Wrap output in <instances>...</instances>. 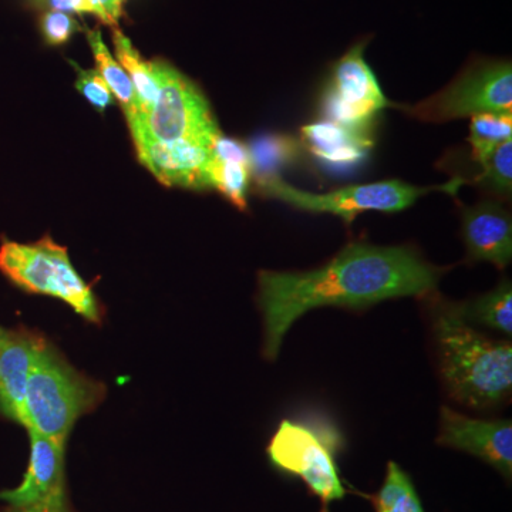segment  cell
Returning a JSON list of instances; mask_svg holds the SVG:
<instances>
[{"instance_id":"cell-2","label":"cell","mask_w":512,"mask_h":512,"mask_svg":"<svg viewBox=\"0 0 512 512\" xmlns=\"http://www.w3.org/2000/svg\"><path fill=\"white\" fill-rule=\"evenodd\" d=\"M441 380L450 399L476 410L494 409L512 392V346L478 332L456 302L427 296Z\"/></svg>"},{"instance_id":"cell-8","label":"cell","mask_w":512,"mask_h":512,"mask_svg":"<svg viewBox=\"0 0 512 512\" xmlns=\"http://www.w3.org/2000/svg\"><path fill=\"white\" fill-rule=\"evenodd\" d=\"M157 96L133 138L147 134L164 143L202 144L214 147L221 131L212 116L210 104L194 83L170 64L151 62Z\"/></svg>"},{"instance_id":"cell-15","label":"cell","mask_w":512,"mask_h":512,"mask_svg":"<svg viewBox=\"0 0 512 512\" xmlns=\"http://www.w3.org/2000/svg\"><path fill=\"white\" fill-rule=\"evenodd\" d=\"M302 146L332 170H348L365 160L373 147L372 134L360 133L323 120L301 130Z\"/></svg>"},{"instance_id":"cell-18","label":"cell","mask_w":512,"mask_h":512,"mask_svg":"<svg viewBox=\"0 0 512 512\" xmlns=\"http://www.w3.org/2000/svg\"><path fill=\"white\" fill-rule=\"evenodd\" d=\"M458 311L470 325L497 330L505 336L512 335V286L510 279H503L493 291L477 296L471 301L457 303Z\"/></svg>"},{"instance_id":"cell-27","label":"cell","mask_w":512,"mask_h":512,"mask_svg":"<svg viewBox=\"0 0 512 512\" xmlns=\"http://www.w3.org/2000/svg\"><path fill=\"white\" fill-rule=\"evenodd\" d=\"M30 8L46 12L90 13L96 16V9L90 0H28Z\"/></svg>"},{"instance_id":"cell-26","label":"cell","mask_w":512,"mask_h":512,"mask_svg":"<svg viewBox=\"0 0 512 512\" xmlns=\"http://www.w3.org/2000/svg\"><path fill=\"white\" fill-rule=\"evenodd\" d=\"M5 512H73V510L69 497H67L66 487H64L36 503L20 505V507L10 505Z\"/></svg>"},{"instance_id":"cell-20","label":"cell","mask_w":512,"mask_h":512,"mask_svg":"<svg viewBox=\"0 0 512 512\" xmlns=\"http://www.w3.org/2000/svg\"><path fill=\"white\" fill-rule=\"evenodd\" d=\"M372 501L376 512H424L412 478L394 461L387 464L382 488Z\"/></svg>"},{"instance_id":"cell-9","label":"cell","mask_w":512,"mask_h":512,"mask_svg":"<svg viewBox=\"0 0 512 512\" xmlns=\"http://www.w3.org/2000/svg\"><path fill=\"white\" fill-rule=\"evenodd\" d=\"M370 37L350 47L330 70L320 99L323 119L360 133L372 134L373 121L387 107H394L367 64L365 50Z\"/></svg>"},{"instance_id":"cell-6","label":"cell","mask_w":512,"mask_h":512,"mask_svg":"<svg viewBox=\"0 0 512 512\" xmlns=\"http://www.w3.org/2000/svg\"><path fill=\"white\" fill-rule=\"evenodd\" d=\"M342 447V436L329 421L284 420L266 453L272 466L301 478L323 504H329L346 494L336 464Z\"/></svg>"},{"instance_id":"cell-4","label":"cell","mask_w":512,"mask_h":512,"mask_svg":"<svg viewBox=\"0 0 512 512\" xmlns=\"http://www.w3.org/2000/svg\"><path fill=\"white\" fill-rule=\"evenodd\" d=\"M0 272L25 292L60 299L93 325L103 322L99 299L73 268L67 249L50 237L33 244L3 241Z\"/></svg>"},{"instance_id":"cell-19","label":"cell","mask_w":512,"mask_h":512,"mask_svg":"<svg viewBox=\"0 0 512 512\" xmlns=\"http://www.w3.org/2000/svg\"><path fill=\"white\" fill-rule=\"evenodd\" d=\"M113 42L114 47H116L117 59H119L121 67L126 70L134 89H136L141 111H143V119H146L148 111H150L157 96L151 62H146L140 56L130 39L124 36L120 30L113 33Z\"/></svg>"},{"instance_id":"cell-28","label":"cell","mask_w":512,"mask_h":512,"mask_svg":"<svg viewBox=\"0 0 512 512\" xmlns=\"http://www.w3.org/2000/svg\"><path fill=\"white\" fill-rule=\"evenodd\" d=\"M96 16L106 25L114 26L119 23L121 13H123V0H90Z\"/></svg>"},{"instance_id":"cell-10","label":"cell","mask_w":512,"mask_h":512,"mask_svg":"<svg viewBox=\"0 0 512 512\" xmlns=\"http://www.w3.org/2000/svg\"><path fill=\"white\" fill-rule=\"evenodd\" d=\"M437 443L481 458L508 480L512 476L510 420L473 419L444 406L440 412Z\"/></svg>"},{"instance_id":"cell-12","label":"cell","mask_w":512,"mask_h":512,"mask_svg":"<svg viewBox=\"0 0 512 512\" xmlns=\"http://www.w3.org/2000/svg\"><path fill=\"white\" fill-rule=\"evenodd\" d=\"M461 235L470 262H490L507 268L512 259V218L497 201L461 205Z\"/></svg>"},{"instance_id":"cell-7","label":"cell","mask_w":512,"mask_h":512,"mask_svg":"<svg viewBox=\"0 0 512 512\" xmlns=\"http://www.w3.org/2000/svg\"><path fill=\"white\" fill-rule=\"evenodd\" d=\"M424 123L474 117L478 114H512V67L510 60L474 57L440 92L414 106H399Z\"/></svg>"},{"instance_id":"cell-17","label":"cell","mask_w":512,"mask_h":512,"mask_svg":"<svg viewBox=\"0 0 512 512\" xmlns=\"http://www.w3.org/2000/svg\"><path fill=\"white\" fill-rule=\"evenodd\" d=\"M87 40L92 47L94 59L97 63V72L103 77L104 82L109 86L111 94L119 101L121 109L126 114L130 124L131 134H136L143 127V111H141L140 100H138L136 89L131 83L130 77L121 64L111 56L110 50L104 45L100 30H90L87 33Z\"/></svg>"},{"instance_id":"cell-5","label":"cell","mask_w":512,"mask_h":512,"mask_svg":"<svg viewBox=\"0 0 512 512\" xmlns=\"http://www.w3.org/2000/svg\"><path fill=\"white\" fill-rule=\"evenodd\" d=\"M255 183L262 197L275 198L296 210L332 214L342 218L346 225H350L356 220L357 215L363 212L379 211L394 214L407 210L420 197L433 191L456 195L458 188L466 184V180L460 177L453 178L447 184L433 187H417L400 180H387L365 185H349L325 194L299 190L285 183L279 175L255 177Z\"/></svg>"},{"instance_id":"cell-24","label":"cell","mask_w":512,"mask_h":512,"mask_svg":"<svg viewBox=\"0 0 512 512\" xmlns=\"http://www.w3.org/2000/svg\"><path fill=\"white\" fill-rule=\"evenodd\" d=\"M79 23L72 16L63 12H45L40 18V32L47 45L60 46L69 42L70 37L80 32Z\"/></svg>"},{"instance_id":"cell-22","label":"cell","mask_w":512,"mask_h":512,"mask_svg":"<svg viewBox=\"0 0 512 512\" xmlns=\"http://www.w3.org/2000/svg\"><path fill=\"white\" fill-rule=\"evenodd\" d=\"M481 173L468 183L477 185L491 197L510 201L512 194V141L500 144L481 161Z\"/></svg>"},{"instance_id":"cell-3","label":"cell","mask_w":512,"mask_h":512,"mask_svg":"<svg viewBox=\"0 0 512 512\" xmlns=\"http://www.w3.org/2000/svg\"><path fill=\"white\" fill-rule=\"evenodd\" d=\"M106 393V384L79 372L46 340L30 370L25 429L66 446L76 421L94 412Z\"/></svg>"},{"instance_id":"cell-1","label":"cell","mask_w":512,"mask_h":512,"mask_svg":"<svg viewBox=\"0 0 512 512\" xmlns=\"http://www.w3.org/2000/svg\"><path fill=\"white\" fill-rule=\"evenodd\" d=\"M448 269L430 264L407 245L357 241L312 271H261L256 299L264 319L262 353L275 360L286 333L306 312L326 306L359 311L389 299L427 298Z\"/></svg>"},{"instance_id":"cell-25","label":"cell","mask_w":512,"mask_h":512,"mask_svg":"<svg viewBox=\"0 0 512 512\" xmlns=\"http://www.w3.org/2000/svg\"><path fill=\"white\" fill-rule=\"evenodd\" d=\"M76 70L77 90L86 97L87 101H90L100 111L106 110L113 104V94L97 70H82L79 66H76Z\"/></svg>"},{"instance_id":"cell-14","label":"cell","mask_w":512,"mask_h":512,"mask_svg":"<svg viewBox=\"0 0 512 512\" xmlns=\"http://www.w3.org/2000/svg\"><path fill=\"white\" fill-rule=\"evenodd\" d=\"M30 460L25 477L19 487L0 491V500L13 507L36 503L66 487L64 477V451L66 446L28 430Z\"/></svg>"},{"instance_id":"cell-16","label":"cell","mask_w":512,"mask_h":512,"mask_svg":"<svg viewBox=\"0 0 512 512\" xmlns=\"http://www.w3.org/2000/svg\"><path fill=\"white\" fill-rule=\"evenodd\" d=\"M211 187L241 211L247 210V192L252 165L248 147L220 134L212 148Z\"/></svg>"},{"instance_id":"cell-23","label":"cell","mask_w":512,"mask_h":512,"mask_svg":"<svg viewBox=\"0 0 512 512\" xmlns=\"http://www.w3.org/2000/svg\"><path fill=\"white\" fill-rule=\"evenodd\" d=\"M512 137V114H478L471 117L470 143L473 158L478 164Z\"/></svg>"},{"instance_id":"cell-11","label":"cell","mask_w":512,"mask_h":512,"mask_svg":"<svg viewBox=\"0 0 512 512\" xmlns=\"http://www.w3.org/2000/svg\"><path fill=\"white\" fill-rule=\"evenodd\" d=\"M138 157L161 183L192 190L211 187L212 148L202 144L164 143L147 134L134 137Z\"/></svg>"},{"instance_id":"cell-13","label":"cell","mask_w":512,"mask_h":512,"mask_svg":"<svg viewBox=\"0 0 512 512\" xmlns=\"http://www.w3.org/2000/svg\"><path fill=\"white\" fill-rule=\"evenodd\" d=\"M46 340L32 330H12L0 348V414L23 427L30 370Z\"/></svg>"},{"instance_id":"cell-21","label":"cell","mask_w":512,"mask_h":512,"mask_svg":"<svg viewBox=\"0 0 512 512\" xmlns=\"http://www.w3.org/2000/svg\"><path fill=\"white\" fill-rule=\"evenodd\" d=\"M248 150L255 177L279 175L278 171L282 167L293 163L299 157L298 141L288 136L258 138Z\"/></svg>"},{"instance_id":"cell-29","label":"cell","mask_w":512,"mask_h":512,"mask_svg":"<svg viewBox=\"0 0 512 512\" xmlns=\"http://www.w3.org/2000/svg\"><path fill=\"white\" fill-rule=\"evenodd\" d=\"M9 332L8 330L0 328V348L5 345L6 339H8Z\"/></svg>"}]
</instances>
